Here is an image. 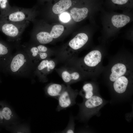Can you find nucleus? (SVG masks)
<instances>
[{
	"instance_id": "10",
	"label": "nucleus",
	"mask_w": 133,
	"mask_h": 133,
	"mask_svg": "<svg viewBox=\"0 0 133 133\" xmlns=\"http://www.w3.org/2000/svg\"><path fill=\"white\" fill-rule=\"evenodd\" d=\"M77 0H59L53 5L52 11L55 14H60L69 9L74 2Z\"/></svg>"
},
{
	"instance_id": "2",
	"label": "nucleus",
	"mask_w": 133,
	"mask_h": 133,
	"mask_svg": "<svg viewBox=\"0 0 133 133\" xmlns=\"http://www.w3.org/2000/svg\"><path fill=\"white\" fill-rule=\"evenodd\" d=\"M108 101L102 98L99 94H96L77 105L79 110L76 119L83 122H87L95 116L100 114V110Z\"/></svg>"
},
{
	"instance_id": "5",
	"label": "nucleus",
	"mask_w": 133,
	"mask_h": 133,
	"mask_svg": "<svg viewBox=\"0 0 133 133\" xmlns=\"http://www.w3.org/2000/svg\"><path fill=\"white\" fill-rule=\"evenodd\" d=\"M78 92L77 90H73L68 86L66 87L57 99L58 104L56 111L59 112L74 105Z\"/></svg>"
},
{
	"instance_id": "4",
	"label": "nucleus",
	"mask_w": 133,
	"mask_h": 133,
	"mask_svg": "<svg viewBox=\"0 0 133 133\" xmlns=\"http://www.w3.org/2000/svg\"><path fill=\"white\" fill-rule=\"evenodd\" d=\"M29 23L28 21L20 22L0 21V30L5 34L12 39L19 37Z\"/></svg>"
},
{
	"instance_id": "13",
	"label": "nucleus",
	"mask_w": 133,
	"mask_h": 133,
	"mask_svg": "<svg viewBox=\"0 0 133 133\" xmlns=\"http://www.w3.org/2000/svg\"><path fill=\"white\" fill-rule=\"evenodd\" d=\"M130 20L129 17L123 14L114 15L111 18L113 25L117 28L125 26L130 21Z\"/></svg>"
},
{
	"instance_id": "9",
	"label": "nucleus",
	"mask_w": 133,
	"mask_h": 133,
	"mask_svg": "<svg viewBox=\"0 0 133 133\" xmlns=\"http://www.w3.org/2000/svg\"><path fill=\"white\" fill-rule=\"evenodd\" d=\"M88 40V37L87 34L83 33H80L70 40L68 45L72 49L77 50L82 47Z\"/></svg>"
},
{
	"instance_id": "23",
	"label": "nucleus",
	"mask_w": 133,
	"mask_h": 133,
	"mask_svg": "<svg viewBox=\"0 0 133 133\" xmlns=\"http://www.w3.org/2000/svg\"><path fill=\"white\" fill-rule=\"evenodd\" d=\"M8 50L5 46L0 43V55H5L7 53Z\"/></svg>"
},
{
	"instance_id": "24",
	"label": "nucleus",
	"mask_w": 133,
	"mask_h": 133,
	"mask_svg": "<svg viewBox=\"0 0 133 133\" xmlns=\"http://www.w3.org/2000/svg\"><path fill=\"white\" fill-rule=\"evenodd\" d=\"M37 47L38 50L41 52H45L47 50V48L46 47L42 45H39Z\"/></svg>"
},
{
	"instance_id": "12",
	"label": "nucleus",
	"mask_w": 133,
	"mask_h": 133,
	"mask_svg": "<svg viewBox=\"0 0 133 133\" xmlns=\"http://www.w3.org/2000/svg\"><path fill=\"white\" fill-rule=\"evenodd\" d=\"M66 87L63 85L53 83L48 86L46 92L49 96L57 100Z\"/></svg>"
},
{
	"instance_id": "25",
	"label": "nucleus",
	"mask_w": 133,
	"mask_h": 133,
	"mask_svg": "<svg viewBox=\"0 0 133 133\" xmlns=\"http://www.w3.org/2000/svg\"><path fill=\"white\" fill-rule=\"evenodd\" d=\"M62 20L64 22L67 21L69 19V17L68 15L66 14H64L62 15L61 16Z\"/></svg>"
},
{
	"instance_id": "27",
	"label": "nucleus",
	"mask_w": 133,
	"mask_h": 133,
	"mask_svg": "<svg viewBox=\"0 0 133 133\" xmlns=\"http://www.w3.org/2000/svg\"></svg>"
},
{
	"instance_id": "11",
	"label": "nucleus",
	"mask_w": 133,
	"mask_h": 133,
	"mask_svg": "<svg viewBox=\"0 0 133 133\" xmlns=\"http://www.w3.org/2000/svg\"><path fill=\"white\" fill-rule=\"evenodd\" d=\"M88 10L86 7H74L70 10L71 16L74 21L78 22L86 18L88 16Z\"/></svg>"
},
{
	"instance_id": "19",
	"label": "nucleus",
	"mask_w": 133,
	"mask_h": 133,
	"mask_svg": "<svg viewBox=\"0 0 133 133\" xmlns=\"http://www.w3.org/2000/svg\"><path fill=\"white\" fill-rule=\"evenodd\" d=\"M46 68L48 71L50 70L49 66V61L47 60L42 61L38 66V69L40 71H42Z\"/></svg>"
},
{
	"instance_id": "6",
	"label": "nucleus",
	"mask_w": 133,
	"mask_h": 133,
	"mask_svg": "<svg viewBox=\"0 0 133 133\" xmlns=\"http://www.w3.org/2000/svg\"><path fill=\"white\" fill-rule=\"evenodd\" d=\"M102 55L98 50H93L88 53L84 57L83 63L87 67L93 68L97 66L101 61Z\"/></svg>"
},
{
	"instance_id": "7",
	"label": "nucleus",
	"mask_w": 133,
	"mask_h": 133,
	"mask_svg": "<svg viewBox=\"0 0 133 133\" xmlns=\"http://www.w3.org/2000/svg\"><path fill=\"white\" fill-rule=\"evenodd\" d=\"M99 94L97 87L93 83L87 82L83 85L78 95L83 98V100L87 99L92 96Z\"/></svg>"
},
{
	"instance_id": "1",
	"label": "nucleus",
	"mask_w": 133,
	"mask_h": 133,
	"mask_svg": "<svg viewBox=\"0 0 133 133\" xmlns=\"http://www.w3.org/2000/svg\"><path fill=\"white\" fill-rule=\"evenodd\" d=\"M108 81L111 87L112 102H122L130 99L133 95L132 80L126 64L120 62L113 65Z\"/></svg>"
},
{
	"instance_id": "18",
	"label": "nucleus",
	"mask_w": 133,
	"mask_h": 133,
	"mask_svg": "<svg viewBox=\"0 0 133 133\" xmlns=\"http://www.w3.org/2000/svg\"><path fill=\"white\" fill-rule=\"evenodd\" d=\"M74 119L72 115H71L67 126L61 132V133H73L75 132Z\"/></svg>"
},
{
	"instance_id": "14",
	"label": "nucleus",
	"mask_w": 133,
	"mask_h": 133,
	"mask_svg": "<svg viewBox=\"0 0 133 133\" xmlns=\"http://www.w3.org/2000/svg\"><path fill=\"white\" fill-rule=\"evenodd\" d=\"M61 77L64 81L66 83H71L73 82L78 80L80 79V75L77 72L70 73L67 71H63Z\"/></svg>"
},
{
	"instance_id": "21",
	"label": "nucleus",
	"mask_w": 133,
	"mask_h": 133,
	"mask_svg": "<svg viewBox=\"0 0 133 133\" xmlns=\"http://www.w3.org/2000/svg\"><path fill=\"white\" fill-rule=\"evenodd\" d=\"M112 3L118 5H123L129 3L131 0H110Z\"/></svg>"
},
{
	"instance_id": "17",
	"label": "nucleus",
	"mask_w": 133,
	"mask_h": 133,
	"mask_svg": "<svg viewBox=\"0 0 133 133\" xmlns=\"http://www.w3.org/2000/svg\"><path fill=\"white\" fill-rule=\"evenodd\" d=\"M12 7L10 5L8 0H0V8L1 13L0 17L8 13L11 10Z\"/></svg>"
},
{
	"instance_id": "16",
	"label": "nucleus",
	"mask_w": 133,
	"mask_h": 133,
	"mask_svg": "<svg viewBox=\"0 0 133 133\" xmlns=\"http://www.w3.org/2000/svg\"><path fill=\"white\" fill-rule=\"evenodd\" d=\"M64 30V27L62 25L57 24L52 27L50 34L54 38L59 37L62 33Z\"/></svg>"
},
{
	"instance_id": "20",
	"label": "nucleus",
	"mask_w": 133,
	"mask_h": 133,
	"mask_svg": "<svg viewBox=\"0 0 133 133\" xmlns=\"http://www.w3.org/2000/svg\"><path fill=\"white\" fill-rule=\"evenodd\" d=\"M1 114L5 119L9 120L10 118V115L11 114L12 112L11 110L9 108L5 107L3 109Z\"/></svg>"
},
{
	"instance_id": "8",
	"label": "nucleus",
	"mask_w": 133,
	"mask_h": 133,
	"mask_svg": "<svg viewBox=\"0 0 133 133\" xmlns=\"http://www.w3.org/2000/svg\"><path fill=\"white\" fill-rule=\"evenodd\" d=\"M27 61L25 56L23 54L19 53L13 58L10 65L11 71L14 73L19 71L25 65Z\"/></svg>"
},
{
	"instance_id": "3",
	"label": "nucleus",
	"mask_w": 133,
	"mask_h": 133,
	"mask_svg": "<svg viewBox=\"0 0 133 133\" xmlns=\"http://www.w3.org/2000/svg\"><path fill=\"white\" fill-rule=\"evenodd\" d=\"M32 9H27L12 7L11 10L2 16L1 21L20 22L26 21H31L33 18L34 13Z\"/></svg>"
},
{
	"instance_id": "26",
	"label": "nucleus",
	"mask_w": 133,
	"mask_h": 133,
	"mask_svg": "<svg viewBox=\"0 0 133 133\" xmlns=\"http://www.w3.org/2000/svg\"><path fill=\"white\" fill-rule=\"evenodd\" d=\"M39 55L40 58L41 59H45L47 56V54L45 52H41Z\"/></svg>"
},
{
	"instance_id": "22",
	"label": "nucleus",
	"mask_w": 133,
	"mask_h": 133,
	"mask_svg": "<svg viewBox=\"0 0 133 133\" xmlns=\"http://www.w3.org/2000/svg\"><path fill=\"white\" fill-rule=\"evenodd\" d=\"M30 51L33 57H36L41 52L38 50L37 47H33L30 49Z\"/></svg>"
},
{
	"instance_id": "15",
	"label": "nucleus",
	"mask_w": 133,
	"mask_h": 133,
	"mask_svg": "<svg viewBox=\"0 0 133 133\" xmlns=\"http://www.w3.org/2000/svg\"><path fill=\"white\" fill-rule=\"evenodd\" d=\"M36 37L40 43L43 44L49 43L53 39L50 33L45 31H41L38 33L36 35Z\"/></svg>"
}]
</instances>
